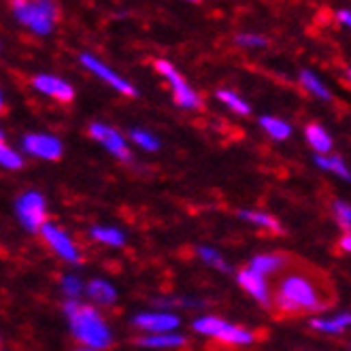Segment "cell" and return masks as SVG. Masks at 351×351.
<instances>
[{"label": "cell", "mask_w": 351, "mask_h": 351, "mask_svg": "<svg viewBox=\"0 0 351 351\" xmlns=\"http://www.w3.org/2000/svg\"><path fill=\"white\" fill-rule=\"evenodd\" d=\"M64 313L69 317L73 337L79 343H84L86 347L96 349V351L107 349L111 345L113 335L96 308H92L88 304H81L79 300H66Z\"/></svg>", "instance_id": "6da1fadb"}, {"label": "cell", "mask_w": 351, "mask_h": 351, "mask_svg": "<svg viewBox=\"0 0 351 351\" xmlns=\"http://www.w3.org/2000/svg\"><path fill=\"white\" fill-rule=\"evenodd\" d=\"M277 306L285 313H315L328 306L322 302L315 285L302 275H290L279 283Z\"/></svg>", "instance_id": "7a4b0ae2"}, {"label": "cell", "mask_w": 351, "mask_h": 351, "mask_svg": "<svg viewBox=\"0 0 351 351\" xmlns=\"http://www.w3.org/2000/svg\"><path fill=\"white\" fill-rule=\"evenodd\" d=\"M11 11L19 24L40 36L51 34L58 22L53 0H11Z\"/></svg>", "instance_id": "3957f363"}, {"label": "cell", "mask_w": 351, "mask_h": 351, "mask_svg": "<svg viewBox=\"0 0 351 351\" xmlns=\"http://www.w3.org/2000/svg\"><path fill=\"white\" fill-rule=\"evenodd\" d=\"M192 326L198 335L217 339V341L228 343V345H250V343H254V335L250 332V330L234 326V324H228V322H223L221 317H215V315L198 317Z\"/></svg>", "instance_id": "277c9868"}, {"label": "cell", "mask_w": 351, "mask_h": 351, "mask_svg": "<svg viewBox=\"0 0 351 351\" xmlns=\"http://www.w3.org/2000/svg\"><path fill=\"white\" fill-rule=\"evenodd\" d=\"M15 213L19 223L24 226L28 232H40L43 230L45 215H47V202L43 194L38 192H24L15 202Z\"/></svg>", "instance_id": "5b68a950"}, {"label": "cell", "mask_w": 351, "mask_h": 351, "mask_svg": "<svg viewBox=\"0 0 351 351\" xmlns=\"http://www.w3.org/2000/svg\"><path fill=\"white\" fill-rule=\"evenodd\" d=\"M156 71L171 84L175 102L181 109H198L200 107V96L188 86V81L179 75V71L169 60H156Z\"/></svg>", "instance_id": "8992f818"}, {"label": "cell", "mask_w": 351, "mask_h": 351, "mask_svg": "<svg viewBox=\"0 0 351 351\" xmlns=\"http://www.w3.org/2000/svg\"><path fill=\"white\" fill-rule=\"evenodd\" d=\"M79 62L90 73H94L98 79L105 81L107 86H111L113 90H117L119 94H123V96H136V88L130 84V81H126L121 75H117L111 66H107L105 62H102L100 58H96L94 53H81L79 56Z\"/></svg>", "instance_id": "52a82bcc"}, {"label": "cell", "mask_w": 351, "mask_h": 351, "mask_svg": "<svg viewBox=\"0 0 351 351\" xmlns=\"http://www.w3.org/2000/svg\"><path fill=\"white\" fill-rule=\"evenodd\" d=\"M90 134H92L94 141H98L100 145L105 147L111 156H115L117 160L128 162L132 158L128 143L123 141V136L115 128L107 126V123H100V121L92 123V126H90Z\"/></svg>", "instance_id": "ba28073f"}, {"label": "cell", "mask_w": 351, "mask_h": 351, "mask_svg": "<svg viewBox=\"0 0 351 351\" xmlns=\"http://www.w3.org/2000/svg\"><path fill=\"white\" fill-rule=\"evenodd\" d=\"M22 147L26 154L34 156V158H40V160H60L62 154H64V147H62V143L51 136V134H38V132H32V134H26L22 138Z\"/></svg>", "instance_id": "9c48e42d"}, {"label": "cell", "mask_w": 351, "mask_h": 351, "mask_svg": "<svg viewBox=\"0 0 351 351\" xmlns=\"http://www.w3.org/2000/svg\"><path fill=\"white\" fill-rule=\"evenodd\" d=\"M132 324L149 335H164V332H175L179 328V317L171 311H147L138 313Z\"/></svg>", "instance_id": "30bf717a"}, {"label": "cell", "mask_w": 351, "mask_h": 351, "mask_svg": "<svg viewBox=\"0 0 351 351\" xmlns=\"http://www.w3.org/2000/svg\"><path fill=\"white\" fill-rule=\"evenodd\" d=\"M40 234H43V239L51 245V250L62 258V260H66L71 264H77L81 260V254L77 250V245L73 243V239L62 230L58 228V226L53 223H45L43 226V230H40Z\"/></svg>", "instance_id": "8fae6325"}, {"label": "cell", "mask_w": 351, "mask_h": 351, "mask_svg": "<svg viewBox=\"0 0 351 351\" xmlns=\"http://www.w3.org/2000/svg\"><path fill=\"white\" fill-rule=\"evenodd\" d=\"M32 86L34 90H38L40 94L45 96H51L60 102H71L75 98V90L73 86L69 84V81L60 79L56 75H36L32 79Z\"/></svg>", "instance_id": "7c38bea8"}, {"label": "cell", "mask_w": 351, "mask_h": 351, "mask_svg": "<svg viewBox=\"0 0 351 351\" xmlns=\"http://www.w3.org/2000/svg\"><path fill=\"white\" fill-rule=\"evenodd\" d=\"M237 281H239V285L243 287V290L250 294V296H254L258 302H262V304L271 302V294H268L266 277L260 275L258 271H254V268H250V266L243 268V271L237 275Z\"/></svg>", "instance_id": "4fadbf2b"}, {"label": "cell", "mask_w": 351, "mask_h": 351, "mask_svg": "<svg viewBox=\"0 0 351 351\" xmlns=\"http://www.w3.org/2000/svg\"><path fill=\"white\" fill-rule=\"evenodd\" d=\"M304 136L308 141V145L317 152V156H324L332 149V136H330L328 130L324 126H319V123H308L304 130Z\"/></svg>", "instance_id": "5bb4252c"}, {"label": "cell", "mask_w": 351, "mask_h": 351, "mask_svg": "<svg viewBox=\"0 0 351 351\" xmlns=\"http://www.w3.org/2000/svg\"><path fill=\"white\" fill-rule=\"evenodd\" d=\"M351 326V313H339L335 317H317L311 319V328L319 330L324 335H341Z\"/></svg>", "instance_id": "9a60e30c"}, {"label": "cell", "mask_w": 351, "mask_h": 351, "mask_svg": "<svg viewBox=\"0 0 351 351\" xmlns=\"http://www.w3.org/2000/svg\"><path fill=\"white\" fill-rule=\"evenodd\" d=\"M285 264H287L285 256H279V254H260V256L252 258L250 268H254V271H258L260 275L268 277V275L281 271Z\"/></svg>", "instance_id": "2e32d148"}, {"label": "cell", "mask_w": 351, "mask_h": 351, "mask_svg": "<svg viewBox=\"0 0 351 351\" xmlns=\"http://www.w3.org/2000/svg\"><path fill=\"white\" fill-rule=\"evenodd\" d=\"M88 296L98 304H113L117 300V290L105 279H94L88 283Z\"/></svg>", "instance_id": "e0dca14e"}, {"label": "cell", "mask_w": 351, "mask_h": 351, "mask_svg": "<svg viewBox=\"0 0 351 351\" xmlns=\"http://www.w3.org/2000/svg\"><path fill=\"white\" fill-rule=\"evenodd\" d=\"M141 347H149V349H175L185 345V337L177 332H164V335H149L138 339Z\"/></svg>", "instance_id": "ac0fdd59"}, {"label": "cell", "mask_w": 351, "mask_h": 351, "mask_svg": "<svg viewBox=\"0 0 351 351\" xmlns=\"http://www.w3.org/2000/svg\"><path fill=\"white\" fill-rule=\"evenodd\" d=\"M315 164H317L322 171L332 173L335 177H341L343 181H351V171H349V167H347V164L339 156H330V154L315 156Z\"/></svg>", "instance_id": "d6986e66"}, {"label": "cell", "mask_w": 351, "mask_h": 351, "mask_svg": "<svg viewBox=\"0 0 351 351\" xmlns=\"http://www.w3.org/2000/svg\"><path fill=\"white\" fill-rule=\"evenodd\" d=\"M298 79H300V86H302L308 94H313L315 98H319V100H330V98H332L330 90L324 86V81H322L315 73H311V71H300Z\"/></svg>", "instance_id": "ffe728a7"}, {"label": "cell", "mask_w": 351, "mask_h": 351, "mask_svg": "<svg viewBox=\"0 0 351 351\" xmlns=\"http://www.w3.org/2000/svg\"><path fill=\"white\" fill-rule=\"evenodd\" d=\"M260 126H262V130H266V134H271L277 141H285V138H290V134H292L290 123L279 119V117H273V115L260 117Z\"/></svg>", "instance_id": "44dd1931"}, {"label": "cell", "mask_w": 351, "mask_h": 351, "mask_svg": "<svg viewBox=\"0 0 351 351\" xmlns=\"http://www.w3.org/2000/svg\"><path fill=\"white\" fill-rule=\"evenodd\" d=\"M239 215H241V219H245V221H250V223L258 226V228L271 230V232H275V234H281V232H283L281 223H279L273 215H268V213H262V211H241Z\"/></svg>", "instance_id": "7402d4cb"}, {"label": "cell", "mask_w": 351, "mask_h": 351, "mask_svg": "<svg viewBox=\"0 0 351 351\" xmlns=\"http://www.w3.org/2000/svg\"><path fill=\"white\" fill-rule=\"evenodd\" d=\"M92 237L98 243L109 245V247H121L123 243H126V239H123V232L117 230V228H111V226H94Z\"/></svg>", "instance_id": "603a6c76"}, {"label": "cell", "mask_w": 351, "mask_h": 351, "mask_svg": "<svg viewBox=\"0 0 351 351\" xmlns=\"http://www.w3.org/2000/svg\"><path fill=\"white\" fill-rule=\"evenodd\" d=\"M217 98L223 102L226 107L232 109V111L239 113V115H250V113H252L250 102H245L239 94H234V92H230V90H219V92H217Z\"/></svg>", "instance_id": "cb8c5ba5"}, {"label": "cell", "mask_w": 351, "mask_h": 351, "mask_svg": "<svg viewBox=\"0 0 351 351\" xmlns=\"http://www.w3.org/2000/svg\"><path fill=\"white\" fill-rule=\"evenodd\" d=\"M198 256H200V260L204 264L217 268V271H223V273L230 271V266L226 264V260L221 258V254L217 250H213V247H198Z\"/></svg>", "instance_id": "d4e9b609"}, {"label": "cell", "mask_w": 351, "mask_h": 351, "mask_svg": "<svg viewBox=\"0 0 351 351\" xmlns=\"http://www.w3.org/2000/svg\"><path fill=\"white\" fill-rule=\"evenodd\" d=\"M130 138H132L134 145H138L141 149H145V152H158L160 149V141L152 132H147V130L134 128L130 132Z\"/></svg>", "instance_id": "484cf974"}, {"label": "cell", "mask_w": 351, "mask_h": 351, "mask_svg": "<svg viewBox=\"0 0 351 351\" xmlns=\"http://www.w3.org/2000/svg\"><path fill=\"white\" fill-rule=\"evenodd\" d=\"M0 164H3L5 169H11V171H17L24 167V158L19 152H15L13 147H9L7 143L0 145Z\"/></svg>", "instance_id": "4316f807"}, {"label": "cell", "mask_w": 351, "mask_h": 351, "mask_svg": "<svg viewBox=\"0 0 351 351\" xmlns=\"http://www.w3.org/2000/svg\"><path fill=\"white\" fill-rule=\"evenodd\" d=\"M60 287H62V294H64L69 300H77V298L81 296V292H84V285H81L79 277H75V275L62 277Z\"/></svg>", "instance_id": "83f0119b"}, {"label": "cell", "mask_w": 351, "mask_h": 351, "mask_svg": "<svg viewBox=\"0 0 351 351\" xmlns=\"http://www.w3.org/2000/svg\"><path fill=\"white\" fill-rule=\"evenodd\" d=\"M332 211H335V217H337L341 228L345 232H351V204H347L343 200H337L332 204Z\"/></svg>", "instance_id": "f1b7e54d"}, {"label": "cell", "mask_w": 351, "mask_h": 351, "mask_svg": "<svg viewBox=\"0 0 351 351\" xmlns=\"http://www.w3.org/2000/svg\"><path fill=\"white\" fill-rule=\"evenodd\" d=\"M237 45L241 47H266L268 40L260 34H250V32H243V34H237Z\"/></svg>", "instance_id": "f546056e"}, {"label": "cell", "mask_w": 351, "mask_h": 351, "mask_svg": "<svg viewBox=\"0 0 351 351\" xmlns=\"http://www.w3.org/2000/svg\"><path fill=\"white\" fill-rule=\"evenodd\" d=\"M337 19H339V22H341L345 28L351 30V11H349V9H341V11L337 13Z\"/></svg>", "instance_id": "4dcf8cb0"}, {"label": "cell", "mask_w": 351, "mask_h": 351, "mask_svg": "<svg viewBox=\"0 0 351 351\" xmlns=\"http://www.w3.org/2000/svg\"><path fill=\"white\" fill-rule=\"evenodd\" d=\"M339 245H341V250H343V252L351 254V232H347V234L341 239V243H339Z\"/></svg>", "instance_id": "1f68e13d"}, {"label": "cell", "mask_w": 351, "mask_h": 351, "mask_svg": "<svg viewBox=\"0 0 351 351\" xmlns=\"http://www.w3.org/2000/svg\"><path fill=\"white\" fill-rule=\"evenodd\" d=\"M79 351H96V349H90V347H84V349H79Z\"/></svg>", "instance_id": "d6a6232c"}, {"label": "cell", "mask_w": 351, "mask_h": 351, "mask_svg": "<svg viewBox=\"0 0 351 351\" xmlns=\"http://www.w3.org/2000/svg\"><path fill=\"white\" fill-rule=\"evenodd\" d=\"M188 3H200V0H188Z\"/></svg>", "instance_id": "836d02e7"}, {"label": "cell", "mask_w": 351, "mask_h": 351, "mask_svg": "<svg viewBox=\"0 0 351 351\" xmlns=\"http://www.w3.org/2000/svg\"><path fill=\"white\" fill-rule=\"evenodd\" d=\"M347 75H349V79H351V69H349V73H347Z\"/></svg>", "instance_id": "e575fe53"}]
</instances>
